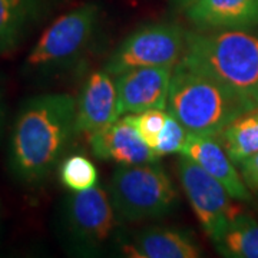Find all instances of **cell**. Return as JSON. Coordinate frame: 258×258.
Listing matches in <instances>:
<instances>
[{
	"label": "cell",
	"mask_w": 258,
	"mask_h": 258,
	"mask_svg": "<svg viewBox=\"0 0 258 258\" xmlns=\"http://www.w3.org/2000/svg\"><path fill=\"white\" fill-rule=\"evenodd\" d=\"M185 64L203 71L258 108V32L227 29L188 33Z\"/></svg>",
	"instance_id": "2"
},
{
	"label": "cell",
	"mask_w": 258,
	"mask_h": 258,
	"mask_svg": "<svg viewBox=\"0 0 258 258\" xmlns=\"http://www.w3.org/2000/svg\"><path fill=\"white\" fill-rule=\"evenodd\" d=\"M181 154L220 181L234 200L249 201L251 194L248 186L242 181L235 164L231 161L217 137L189 135Z\"/></svg>",
	"instance_id": "12"
},
{
	"label": "cell",
	"mask_w": 258,
	"mask_h": 258,
	"mask_svg": "<svg viewBox=\"0 0 258 258\" xmlns=\"http://www.w3.org/2000/svg\"><path fill=\"white\" fill-rule=\"evenodd\" d=\"M215 247L224 257L258 258V222L240 212L225 228Z\"/></svg>",
	"instance_id": "16"
},
{
	"label": "cell",
	"mask_w": 258,
	"mask_h": 258,
	"mask_svg": "<svg viewBox=\"0 0 258 258\" xmlns=\"http://www.w3.org/2000/svg\"><path fill=\"white\" fill-rule=\"evenodd\" d=\"M63 218L68 240L79 252L103 248L113 238L118 224L109 194L96 185L68 200Z\"/></svg>",
	"instance_id": "6"
},
{
	"label": "cell",
	"mask_w": 258,
	"mask_h": 258,
	"mask_svg": "<svg viewBox=\"0 0 258 258\" xmlns=\"http://www.w3.org/2000/svg\"><path fill=\"white\" fill-rule=\"evenodd\" d=\"M0 120H2V112H0Z\"/></svg>",
	"instance_id": "23"
},
{
	"label": "cell",
	"mask_w": 258,
	"mask_h": 258,
	"mask_svg": "<svg viewBox=\"0 0 258 258\" xmlns=\"http://www.w3.org/2000/svg\"><path fill=\"white\" fill-rule=\"evenodd\" d=\"M166 115L168 112H165V109H148L128 115L139 137L152 151L157 145L158 137L165 125Z\"/></svg>",
	"instance_id": "20"
},
{
	"label": "cell",
	"mask_w": 258,
	"mask_h": 258,
	"mask_svg": "<svg viewBox=\"0 0 258 258\" xmlns=\"http://www.w3.org/2000/svg\"><path fill=\"white\" fill-rule=\"evenodd\" d=\"M176 172L203 230L215 244L228 224L242 211L231 201L232 197L224 185L189 158L182 155L178 159Z\"/></svg>",
	"instance_id": "7"
},
{
	"label": "cell",
	"mask_w": 258,
	"mask_h": 258,
	"mask_svg": "<svg viewBox=\"0 0 258 258\" xmlns=\"http://www.w3.org/2000/svg\"><path fill=\"white\" fill-rule=\"evenodd\" d=\"M29 10V0H0V50L18 42Z\"/></svg>",
	"instance_id": "17"
},
{
	"label": "cell",
	"mask_w": 258,
	"mask_h": 258,
	"mask_svg": "<svg viewBox=\"0 0 258 258\" xmlns=\"http://www.w3.org/2000/svg\"><path fill=\"white\" fill-rule=\"evenodd\" d=\"M120 116L116 82L108 71L93 72L76 102L75 132L93 134Z\"/></svg>",
	"instance_id": "10"
},
{
	"label": "cell",
	"mask_w": 258,
	"mask_h": 258,
	"mask_svg": "<svg viewBox=\"0 0 258 258\" xmlns=\"http://www.w3.org/2000/svg\"><path fill=\"white\" fill-rule=\"evenodd\" d=\"M98 12L96 5L88 3L56 19L29 53L28 63L33 68L50 66L78 55L93 35Z\"/></svg>",
	"instance_id": "8"
},
{
	"label": "cell",
	"mask_w": 258,
	"mask_h": 258,
	"mask_svg": "<svg viewBox=\"0 0 258 258\" xmlns=\"http://www.w3.org/2000/svg\"><path fill=\"white\" fill-rule=\"evenodd\" d=\"M188 33L169 23H154L138 29L112 53L105 71L118 76L134 68H175L186 50Z\"/></svg>",
	"instance_id": "5"
},
{
	"label": "cell",
	"mask_w": 258,
	"mask_h": 258,
	"mask_svg": "<svg viewBox=\"0 0 258 258\" xmlns=\"http://www.w3.org/2000/svg\"><path fill=\"white\" fill-rule=\"evenodd\" d=\"M60 181L74 192L92 188L98 181V171L89 158L83 155L68 157L60 165Z\"/></svg>",
	"instance_id": "18"
},
{
	"label": "cell",
	"mask_w": 258,
	"mask_h": 258,
	"mask_svg": "<svg viewBox=\"0 0 258 258\" xmlns=\"http://www.w3.org/2000/svg\"><path fill=\"white\" fill-rule=\"evenodd\" d=\"M178 2H181V3H184V5H189L192 0H178Z\"/></svg>",
	"instance_id": "22"
},
{
	"label": "cell",
	"mask_w": 258,
	"mask_h": 258,
	"mask_svg": "<svg viewBox=\"0 0 258 258\" xmlns=\"http://www.w3.org/2000/svg\"><path fill=\"white\" fill-rule=\"evenodd\" d=\"M126 255L137 258H198L201 251L192 238L181 231L148 228L123 247Z\"/></svg>",
	"instance_id": "14"
},
{
	"label": "cell",
	"mask_w": 258,
	"mask_h": 258,
	"mask_svg": "<svg viewBox=\"0 0 258 258\" xmlns=\"http://www.w3.org/2000/svg\"><path fill=\"white\" fill-rule=\"evenodd\" d=\"M89 144L95 157L115 161L120 165L155 162L158 157L137 132L128 115L91 134Z\"/></svg>",
	"instance_id": "11"
},
{
	"label": "cell",
	"mask_w": 258,
	"mask_h": 258,
	"mask_svg": "<svg viewBox=\"0 0 258 258\" xmlns=\"http://www.w3.org/2000/svg\"><path fill=\"white\" fill-rule=\"evenodd\" d=\"M231 161L238 165L241 161L258 152V108L238 115L217 135Z\"/></svg>",
	"instance_id": "15"
},
{
	"label": "cell",
	"mask_w": 258,
	"mask_h": 258,
	"mask_svg": "<svg viewBox=\"0 0 258 258\" xmlns=\"http://www.w3.org/2000/svg\"><path fill=\"white\" fill-rule=\"evenodd\" d=\"M186 16L203 30L258 26V0H192Z\"/></svg>",
	"instance_id": "13"
},
{
	"label": "cell",
	"mask_w": 258,
	"mask_h": 258,
	"mask_svg": "<svg viewBox=\"0 0 258 258\" xmlns=\"http://www.w3.org/2000/svg\"><path fill=\"white\" fill-rule=\"evenodd\" d=\"M174 68H134L116 76L120 115L165 109Z\"/></svg>",
	"instance_id": "9"
},
{
	"label": "cell",
	"mask_w": 258,
	"mask_h": 258,
	"mask_svg": "<svg viewBox=\"0 0 258 258\" xmlns=\"http://www.w3.org/2000/svg\"><path fill=\"white\" fill-rule=\"evenodd\" d=\"M188 137H189V134L185 129L184 125L176 119L171 112H168L165 125L158 137L157 145L154 148L155 155L159 158L164 155H169V154L181 152Z\"/></svg>",
	"instance_id": "19"
},
{
	"label": "cell",
	"mask_w": 258,
	"mask_h": 258,
	"mask_svg": "<svg viewBox=\"0 0 258 258\" xmlns=\"http://www.w3.org/2000/svg\"><path fill=\"white\" fill-rule=\"evenodd\" d=\"M240 174L242 181L248 186L249 191L258 192V152L241 161Z\"/></svg>",
	"instance_id": "21"
},
{
	"label": "cell",
	"mask_w": 258,
	"mask_h": 258,
	"mask_svg": "<svg viewBox=\"0 0 258 258\" xmlns=\"http://www.w3.org/2000/svg\"><path fill=\"white\" fill-rule=\"evenodd\" d=\"M166 108L189 135L200 137H217L231 120L252 109L215 78L184 62L172 71Z\"/></svg>",
	"instance_id": "3"
},
{
	"label": "cell",
	"mask_w": 258,
	"mask_h": 258,
	"mask_svg": "<svg viewBox=\"0 0 258 258\" xmlns=\"http://www.w3.org/2000/svg\"><path fill=\"white\" fill-rule=\"evenodd\" d=\"M109 198L118 220L128 222L159 218L178 203L172 181L155 162L119 166L111 178Z\"/></svg>",
	"instance_id": "4"
},
{
	"label": "cell",
	"mask_w": 258,
	"mask_h": 258,
	"mask_svg": "<svg viewBox=\"0 0 258 258\" xmlns=\"http://www.w3.org/2000/svg\"><path fill=\"white\" fill-rule=\"evenodd\" d=\"M76 101L68 93H46L23 106L12 135L10 164L28 184L46 178L75 132Z\"/></svg>",
	"instance_id": "1"
}]
</instances>
